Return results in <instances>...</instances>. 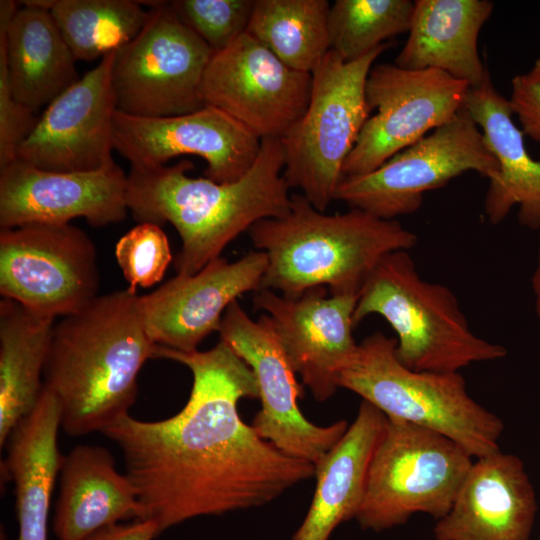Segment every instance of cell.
<instances>
[{
	"instance_id": "cell-1",
	"label": "cell",
	"mask_w": 540,
	"mask_h": 540,
	"mask_svg": "<svg viewBox=\"0 0 540 540\" xmlns=\"http://www.w3.org/2000/svg\"><path fill=\"white\" fill-rule=\"evenodd\" d=\"M153 358L190 369L187 403L158 421L126 414L102 433L122 451L126 475L161 533L195 517L263 506L314 476L312 463L283 453L241 419L239 401L259 399L258 384L225 342L192 352L157 344Z\"/></svg>"
},
{
	"instance_id": "cell-2",
	"label": "cell",
	"mask_w": 540,
	"mask_h": 540,
	"mask_svg": "<svg viewBox=\"0 0 540 540\" xmlns=\"http://www.w3.org/2000/svg\"><path fill=\"white\" fill-rule=\"evenodd\" d=\"M284 166L281 139L264 138L250 170L234 182L190 177L187 172L194 165L188 159L174 165L131 167L127 207L138 223L174 226L181 239L175 270L191 276L258 221L289 213Z\"/></svg>"
},
{
	"instance_id": "cell-3",
	"label": "cell",
	"mask_w": 540,
	"mask_h": 540,
	"mask_svg": "<svg viewBox=\"0 0 540 540\" xmlns=\"http://www.w3.org/2000/svg\"><path fill=\"white\" fill-rule=\"evenodd\" d=\"M139 296L128 289L97 296L54 324L43 386L57 399L71 436L102 432L129 414L137 377L153 358Z\"/></svg>"
},
{
	"instance_id": "cell-4",
	"label": "cell",
	"mask_w": 540,
	"mask_h": 540,
	"mask_svg": "<svg viewBox=\"0 0 540 540\" xmlns=\"http://www.w3.org/2000/svg\"><path fill=\"white\" fill-rule=\"evenodd\" d=\"M248 234L267 257L262 288L289 298L314 287L359 295L384 257L417 243L416 234L397 220L354 208L328 215L297 193L287 215L260 220Z\"/></svg>"
},
{
	"instance_id": "cell-5",
	"label": "cell",
	"mask_w": 540,
	"mask_h": 540,
	"mask_svg": "<svg viewBox=\"0 0 540 540\" xmlns=\"http://www.w3.org/2000/svg\"><path fill=\"white\" fill-rule=\"evenodd\" d=\"M372 314L395 331L398 360L415 371L459 372L506 356L504 346L476 335L453 291L423 279L408 251L388 254L362 287L354 326Z\"/></svg>"
},
{
	"instance_id": "cell-6",
	"label": "cell",
	"mask_w": 540,
	"mask_h": 540,
	"mask_svg": "<svg viewBox=\"0 0 540 540\" xmlns=\"http://www.w3.org/2000/svg\"><path fill=\"white\" fill-rule=\"evenodd\" d=\"M396 338L374 332L363 339L338 377L387 418L438 432L472 457L499 451L503 421L468 393L460 372L415 371L397 358Z\"/></svg>"
},
{
	"instance_id": "cell-7",
	"label": "cell",
	"mask_w": 540,
	"mask_h": 540,
	"mask_svg": "<svg viewBox=\"0 0 540 540\" xmlns=\"http://www.w3.org/2000/svg\"><path fill=\"white\" fill-rule=\"evenodd\" d=\"M384 43L350 62L329 50L311 73L309 104L298 122L281 138L289 188H298L319 211L335 200L344 178L343 166L371 115L365 84Z\"/></svg>"
},
{
	"instance_id": "cell-8",
	"label": "cell",
	"mask_w": 540,
	"mask_h": 540,
	"mask_svg": "<svg viewBox=\"0 0 540 540\" xmlns=\"http://www.w3.org/2000/svg\"><path fill=\"white\" fill-rule=\"evenodd\" d=\"M473 462L452 439L386 417L355 519L373 531L404 524L416 513L438 520L450 510Z\"/></svg>"
},
{
	"instance_id": "cell-9",
	"label": "cell",
	"mask_w": 540,
	"mask_h": 540,
	"mask_svg": "<svg viewBox=\"0 0 540 540\" xmlns=\"http://www.w3.org/2000/svg\"><path fill=\"white\" fill-rule=\"evenodd\" d=\"M144 3L150 6L145 26L114 51L116 110L155 118L203 108L201 83L213 51L178 18L170 1Z\"/></svg>"
},
{
	"instance_id": "cell-10",
	"label": "cell",
	"mask_w": 540,
	"mask_h": 540,
	"mask_svg": "<svg viewBox=\"0 0 540 540\" xmlns=\"http://www.w3.org/2000/svg\"><path fill=\"white\" fill-rule=\"evenodd\" d=\"M468 171L492 180L499 175L500 166L481 130L462 108L453 120L375 170L344 177L335 200L382 219L396 220L416 212L426 192Z\"/></svg>"
},
{
	"instance_id": "cell-11",
	"label": "cell",
	"mask_w": 540,
	"mask_h": 540,
	"mask_svg": "<svg viewBox=\"0 0 540 540\" xmlns=\"http://www.w3.org/2000/svg\"><path fill=\"white\" fill-rule=\"evenodd\" d=\"M96 248L80 228L30 223L0 229V294L55 319L76 313L98 295Z\"/></svg>"
},
{
	"instance_id": "cell-12",
	"label": "cell",
	"mask_w": 540,
	"mask_h": 540,
	"mask_svg": "<svg viewBox=\"0 0 540 540\" xmlns=\"http://www.w3.org/2000/svg\"><path fill=\"white\" fill-rule=\"evenodd\" d=\"M469 85L434 70L374 65L365 84L370 115L343 166L344 177L369 173L455 118Z\"/></svg>"
},
{
	"instance_id": "cell-13",
	"label": "cell",
	"mask_w": 540,
	"mask_h": 540,
	"mask_svg": "<svg viewBox=\"0 0 540 540\" xmlns=\"http://www.w3.org/2000/svg\"><path fill=\"white\" fill-rule=\"evenodd\" d=\"M218 332L256 378L261 409L251 426L283 453L314 465L340 440L348 423L319 426L305 418L297 403L302 386L268 315L254 321L235 301L226 309Z\"/></svg>"
},
{
	"instance_id": "cell-14",
	"label": "cell",
	"mask_w": 540,
	"mask_h": 540,
	"mask_svg": "<svg viewBox=\"0 0 540 540\" xmlns=\"http://www.w3.org/2000/svg\"><path fill=\"white\" fill-rule=\"evenodd\" d=\"M310 73L283 63L245 32L213 53L201 83L205 105L240 122L259 139H281L309 104Z\"/></svg>"
},
{
	"instance_id": "cell-15",
	"label": "cell",
	"mask_w": 540,
	"mask_h": 540,
	"mask_svg": "<svg viewBox=\"0 0 540 540\" xmlns=\"http://www.w3.org/2000/svg\"><path fill=\"white\" fill-rule=\"evenodd\" d=\"M113 146L133 167H156L178 156H199L207 164L206 178L228 183L250 170L261 139L227 113L205 105L187 114L155 118L116 110Z\"/></svg>"
},
{
	"instance_id": "cell-16",
	"label": "cell",
	"mask_w": 540,
	"mask_h": 540,
	"mask_svg": "<svg viewBox=\"0 0 540 540\" xmlns=\"http://www.w3.org/2000/svg\"><path fill=\"white\" fill-rule=\"evenodd\" d=\"M114 51L50 104L19 145L16 159L53 172H92L115 164L112 158L111 86Z\"/></svg>"
},
{
	"instance_id": "cell-17",
	"label": "cell",
	"mask_w": 540,
	"mask_h": 540,
	"mask_svg": "<svg viewBox=\"0 0 540 540\" xmlns=\"http://www.w3.org/2000/svg\"><path fill=\"white\" fill-rule=\"evenodd\" d=\"M357 299L353 294L328 297L326 287L311 288L296 298L263 288L255 292V309L269 316L292 367L318 402L334 395L339 374L357 351Z\"/></svg>"
},
{
	"instance_id": "cell-18",
	"label": "cell",
	"mask_w": 540,
	"mask_h": 540,
	"mask_svg": "<svg viewBox=\"0 0 540 540\" xmlns=\"http://www.w3.org/2000/svg\"><path fill=\"white\" fill-rule=\"evenodd\" d=\"M267 264L262 251H250L233 262L220 256L194 275L177 274L152 293L139 296L149 337L167 348L196 351L204 338L219 330L231 303L262 288Z\"/></svg>"
},
{
	"instance_id": "cell-19",
	"label": "cell",
	"mask_w": 540,
	"mask_h": 540,
	"mask_svg": "<svg viewBox=\"0 0 540 540\" xmlns=\"http://www.w3.org/2000/svg\"><path fill=\"white\" fill-rule=\"evenodd\" d=\"M128 211L127 175L116 163L92 172H53L16 159L0 168V229L78 217L104 227Z\"/></svg>"
},
{
	"instance_id": "cell-20",
	"label": "cell",
	"mask_w": 540,
	"mask_h": 540,
	"mask_svg": "<svg viewBox=\"0 0 540 540\" xmlns=\"http://www.w3.org/2000/svg\"><path fill=\"white\" fill-rule=\"evenodd\" d=\"M537 509L523 461L499 450L473 462L433 533L436 540H530Z\"/></svg>"
},
{
	"instance_id": "cell-21",
	"label": "cell",
	"mask_w": 540,
	"mask_h": 540,
	"mask_svg": "<svg viewBox=\"0 0 540 540\" xmlns=\"http://www.w3.org/2000/svg\"><path fill=\"white\" fill-rule=\"evenodd\" d=\"M463 108L481 130L495 155L499 175L489 180L484 212L491 224L502 222L518 206V222L540 229V160L524 143V133L513 121L509 99L499 93L489 73L483 82L468 89Z\"/></svg>"
},
{
	"instance_id": "cell-22",
	"label": "cell",
	"mask_w": 540,
	"mask_h": 540,
	"mask_svg": "<svg viewBox=\"0 0 540 540\" xmlns=\"http://www.w3.org/2000/svg\"><path fill=\"white\" fill-rule=\"evenodd\" d=\"M21 4V3H20ZM0 1V41L17 101L36 112L81 77L76 58L48 9Z\"/></svg>"
},
{
	"instance_id": "cell-23",
	"label": "cell",
	"mask_w": 540,
	"mask_h": 540,
	"mask_svg": "<svg viewBox=\"0 0 540 540\" xmlns=\"http://www.w3.org/2000/svg\"><path fill=\"white\" fill-rule=\"evenodd\" d=\"M147 519L135 486L115 467L109 450L78 445L63 456L53 517L57 540H83L105 526Z\"/></svg>"
},
{
	"instance_id": "cell-24",
	"label": "cell",
	"mask_w": 540,
	"mask_h": 540,
	"mask_svg": "<svg viewBox=\"0 0 540 540\" xmlns=\"http://www.w3.org/2000/svg\"><path fill=\"white\" fill-rule=\"evenodd\" d=\"M494 8L489 0H416L408 38L394 64L434 69L479 86L487 74L478 37Z\"/></svg>"
},
{
	"instance_id": "cell-25",
	"label": "cell",
	"mask_w": 540,
	"mask_h": 540,
	"mask_svg": "<svg viewBox=\"0 0 540 540\" xmlns=\"http://www.w3.org/2000/svg\"><path fill=\"white\" fill-rule=\"evenodd\" d=\"M385 424L386 416L362 400L344 435L314 464L313 499L292 540H328L339 524L356 517Z\"/></svg>"
},
{
	"instance_id": "cell-26",
	"label": "cell",
	"mask_w": 540,
	"mask_h": 540,
	"mask_svg": "<svg viewBox=\"0 0 540 540\" xmlns=\"http://www.w3.org/2000/svg\"><path fill=\"white\" fill-rule=\"evenodd\" d=\"M60 427L59 403L43 386L34 410L5 444V471L15 485L18 540H48L51 497L63 459L57 446Z\"/></svg>"
},
{
	"instance_id": "cell-27",
	"label": "cell",
	"mask_w": 540,
	"mask_h": 540,
	"mask_svg": "<svg viewBox=\"0 0 540 540\" xmlns=\"http://www.w3.org/2000/svg\"><path fill=\"white\" fill-rule=\"evenodd\" d=\"M54 320L0 301V445L37 405Z\"/></svg>"
},
{
	"instance_id": "cell-28",
	"label": "cell",
	"mask_w": 540,
	"mask_h": 540,
	"mask_svg": "<svg viewBox=\"0 0 540 540\" xmlns=\"http://www.w3.org/2000/svg\"><path fill=\"white\" fill-rule=\"evenodd\" d=\"M327 0H255L247 33L287 66L312 73L330 50Z\"/></svg>"
},
{
	"instance_id": "cell-29",
	"label": "cell",
	"mask_w": 540,
	"mask_h": 540,
	"mask_svg": "<svg viewBox=\"0 0 540 540\" xmlns=\"http://www.w3.org/2000/svg\"><path fill=\"white\" fill-rule=\"evenodd\" d=\"M49 11L76 60L92 61L133 40L150 17L140 1L52 0Z\"/></svg>"
},
{
	"instance_id": "cell-30",
	"label": "cell",
	"mask_w": 540,
	"mask_h": 540,
	"mask_svg": "<svg viewBox=\"0 0 540 540\" xmlns=\"http://www.w3.org/2000/svg\"><path fill=\"white\" fill-rule=\"evenodd\" d=\"M413 9L410 0H336L328 17L330 50L354 61L408 32Z\"/></svg>"
},
{
	"instance_id": "cell-31",
	"label": "cell",
	"mask_w": 540,
	"mask_h": 540,
	"mask_svg": "<svg viewBox=\"0 0 540 540\" xmlns=\"http://www.w3.org/2000/svg\"><path fill=\"white\" fill-rule=\"evenodd\" d=\"M170 5L178 18L216 53L247 31L255 0H175Z\"/></svg>"
},
{
	"instance_id": "cell-32",
	"label": "cell",
	"mask_w": 540,
	"mask_h": 540,
	"mask_svg": "<svg viewBox=\"0 0 540 540\" xmlns=\"http://www.w3.org/2000/svg\"><path fill=\"white\" fill-rule=\"evenodd\" d=\"M115 257L134 294L137 286L160 282L173 259L165 232L154 223H138L124 234L116 243Z\"/></svg>"
},
{
	"instance_id": "cell-33",
	"label": "cell",
	"mask_w": 540,
	"mask_h": 540,
	"mask_svg": "<svg viewBox=\"0 0 540 540\" xmlns=\"http://www.w3.org/2000/svg\"><path fill=\"white\" fill-rule=\"evenodd\" d=\"M35 112L13 96L5 45L0 41V168L16 160L17 149L36 126Z\"/></svg>"
},
{
	"instance_id": "cell-34",
	"label": "cell",
	"mask_w": 540,
	"mask_h": 540,
	"mask_svg": "<svg viewBox=\"0 0 540 540\" xmlns=\"http://www.w3.org/2000/svg\"><path fill=\"white\" fill-rule=\"evenodd\" d=\"M509 103L524 135L540 143V83L528 74L514 76Z\"/></svg>"
},
{
	"instance_id": "cell-35",
	"label": "cell",
	"mask_w": 540,
	"mask_h": 540,
	"mask_svg": "<svg viewBox=\"0 0 540 540\" xmlns=\"http://www.w3.org/2000/svg\"><path fill=\"white\" fill-rule=\"evenodd\" d=\"M159 534V526L154 520L137 519L105 526L83 540H153Z\"/></svg>"
},
{
	"instance_id": "cell-36",
	"label": "cell",
	"mask_w": 540,
	"mask_h": 540,
	"mask_svg": "<svg viewBox=\"0 0 540 540\" xmlns=\"http://www.w3.org/2000/svg\"><path fill=\"white\" fill-rule=\"evenodd\" d=\"M531 285L533 294L535 297V311L540 321V235H539V247L537 256V265L531 278Z\"/></svg>"
},
{
	"instance_id": "cell-37",
	"label": "cell",
	"mask_w": 540,
	"mask_h": 540,
	"mask_svg": "<svg viewBox=\"0 0 540 540\" xmlns=\"http://www.w3.org/2000/svg\"><path fill=\"white\" fill-rule=\"evenodd\" d=\"M527 74L531 79L540 83V58L535 60L532 68Z\"/></svg>"
},
{
	"instance_id": "cell-38",
	"label": "cell",
	"mask_w": 540,
	"mask_h": 540,
	"mask_svg": "<svg viewBox=\"0 0 540 540\" xmlns=\"http://www.w3.org/2000/svg\"><path fill=\"white\" fill-rule=\"evenodd\" d=\"M538 540H540V537H539V539H538Z\"/></svg>"
}]
</instances>
